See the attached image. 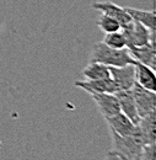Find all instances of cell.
<instances>
[{"mask_svg":"<svg viewBox=\"0 0 156 160\" xmlns=\"http://www.w3.org/2000/svg\"><path fill=\"white\" fill-rule=\"evenodd\" d=\"M156 110L150 111L148 115L143 116L139 121V127L145 138L146 144H155L156 140Z\"/></svg>","mask_w":156,"mask_h":160,"instance_id":"obj_13","label":"cell"},{"mask_svg":"<svg viewBox=\"0 0 156 160\" xmlns=\"http://www.w3.org/2000/svg\"><path fill=\"white\" fill-rule=\"evenodd\" d=\"M128 51L135 62L145 64V65H148L155 70L156 58L155 44L154 43H148L145 46H139V47H130V48H128Z\"/></svg>","mask_w":156,"mask_h":160,"instance_id":"obj_10","label":"cell"},{"mask_svg":"<svg viewBox=\"0 0 156 160\" xmlns=\"http://www.w3.org/2000/svg\"><path fill=\"white\" fill-rule=\"evenodd\" d=\"M92 8L102 14H106L108 16L115 18L120 23V26H124L132 21V18L125 11V9L118 6L112 1H96L92 4Z\"/></svg>","mask_w":156,"mask_h":160,"instance_id":"obj_9","label":"cell"},{"mask_svg":"<svg viewBox=\"0 0 156 160\" xmlns=\"http://www.w3.org/2000/svg\"><path fill=\"white\" fill-rule=\"evenodd\" d=\"M120 32L125 37L127 48L145 46L148 43L155 42V32H151L146 26L138 21L132 20L124 26H120ZM155 44V43H154Z\"/></svg>","mask_w":156,"mask_h":160,"instance_id":"obj_3","label":"cell"},{"mask_svg":"<svg viewBox=\"0 0 156 160\" xmlns=\"http://www.w3.org/2000/svg\"><path fill=\"white\" fill-rule=\"evenodd\" d=\"M111 78L119 90H129L135 82V70L134 64H127L123 67H108Z\"/></svg>","mask_w":156,"mask_h":160,"instance_id":"obj_5","label":"cell"},{"mask_svg":"<svg viewBox=\"0 0 156 160\" xmlns=\"http://www.w3.org/2000/svg\"><path fill=\"white\" fill-rule=\"evenodd\" d=\"M118 102H119V107H120V112H123L129 120L133 123L138 124L140 117L138 115L137 106H135V101L133 98V92L132 90H119L117 92H115Z\"/></svg>","mask_w":156,"mask_h":160,"instance_id":"obj_8","label":"cell"},{"mask_svg":"<svg viewBox=\"0 0 156 160\" xmlns=\"http://www.w3.org/2000/svg\"><path fill=\"white\" fill-rule=\"evenodd\" d=\"M1 145H2V144H1V142H0V147H1Z\"/></svg>","mask_w":156,"mask_h":160,"instance_id":"obj_19","label":"cell"},{"mask_svg":"<svg viewBox=\"0 0 156 160\" xmlns=\"http://www.w3.org/2000/svg\"><path fill=\"white\" fill-rule=\"evenodd\" d=\"M82 74L85 79L89 80H96V79H103L111 77L110 74V68L106 64L98 63V62H91L84 70Z\"/></svg>","mask_w":156,"mask_h":160,"instance_id":"obj_15","label":"cell"},{"mask_svg":"<svg viewBox=\"0 0 156 160\" xmlns=\"http://www.w3.org/2000/svg\"><path fill=\"white\" fill-rule=\"evenodd\" d=\"M125 11L129 14L132 20L138 21L146 26L151 32H155V11H146L140 9H133V8H124Z\"/></svg>","mask_w":156,"mask_h":160,"instance_id":"obj_14","label":"cell"},{"mask_svg":"<svg viewBox=\"0 0 156 160\" xmlns=\"http://www.w3.org/2000/svg\"><path fill=\"white\" fill-rule=\"evenodd\" d=\"M134 70H135V81L139 85H141L143 88L150 91H156V75L154 69H151L145 64L135 62Z\"/></svg>","mask_w":156,"mask_h":160,"instance_id":"obj_12","label":"cell"},{"mask_svg":"<svg viewBox=\"0 0 156 160\" xmlns=\"http://www.w3.org/2000/svg\"><path fill=\"white\" fill-rule=\"evenodd\" d=\"M155 144H145L143 147V150H141L140 160H155Z\"/></svg>","mask_w":156,"mask_h":160,"instance_id":"obj_18","label":"cell"},{"mask_svg":"<svg viewBox=\"0 0 156 160\" xmlns=\"http://www.w3.org/2000/svg\"><path fill=\"white\" fill-rule=\"evenodd\" d=\"M91 62H98L106 64L107 67H123L127 64L135 63L127 47L122 49H116L108 47L103 42H97L94 44L91 53Z\"/></svg>","mask_w":156,"mask_h":160,"instance_id":"obj_2","label":"cell"},{"mask_svg":"<svg viewBox=\"0 0 156 160\" xmlns=\"http://www.w3.org/2000/svg\"><path fill=\"white\" fill-rule=\"evenodd\" d=\"M98 27L105 32V33H110V32H116L120 30V23L118 22L115 18L112 16H108L106 14H102L100 15L97 20Z\"/></svg>","mask_w":156,"mask_h":160,"instance_id":"obj_16","label":"cell"},{"mask_svg":"<svg viewBox=\"0 0 156 160\" xmlns=\"http://www.w3.org/2000/svg\"><path fill=\"white\" fill-rule=\"evenodd\" d=\"M105 44H107L108 47L116 48V49H122L127 47V42H125V37L123 36V33L119 31L116 32H110L105 35V38L102 41Z\"/></svg>","mask_w":156,"mask_h":160,"instance_id":"obj_17","label":"cell"},{"mask_svg":"<svg viewBox=\"0 0 156 160\" xmlns=\"http://www.w3.org/2000/svg\"><path fill=\"white\" fill-rule=\"evenodd\" d=\"M106 121H107V124H108L111 131H113L115 133H117L119 136H123V137L132 134V132L134 131V128L137 126L123 112H118L116 115L106 118Z\"/></svg>","mask_w":156,"mask_h":160,"instance_id":"obj_11","label":"cell"},{"mask_svg":"<svg viewBox=\"0 0 156 160\" xmlns=\"http://www.w3.org/2000/svg\"><path fill=\"white\" fill-rule=\"evenodd\" d=\"M94 101L96 102L98 110L101 112V115L106 118L116 115L118 112H120V107H119V102L115 94H110V92H97V94H91Z\"/></svg>","mask_w":156,"mask_h":160,"instance_id":"obj_6","label":"cell"},{"mask_svg":"<svg viewBox=\"0 0 156 160\" xmlns=\"http://www.w3.org/2000/svg\"><path fill=\"white\" fill-rule=\"evenodd\" d=\"M113 139V149L107 154L110 159L123 160H140L143 147L146 144L145 138L141 133L139 124L135 126L134 131L129 136H119L111 131Z\"/></svg>","mask_w":156,"mask_h":160,"instance_id":"obj_1","label":"cell"},{"mask_svg":"<svg viewBox=\"0 0 156 160\" xmlns=\"http://www.w3.org/2000/svg\"><path fill=\"white\" fill-rule=\"evenodd\" d=\"M75 86L81 88L82 90L87 91L89 94H97V92L115 94V92H117V86L111 77L96 80H80V81L75 82Z\"/></svg>","mask_w":156,"mask_h":160,"instance_id":"obj_7","label":"cell"},{"mask_svg":"<svg viewBox=\"0 0 156 160\" xmlns=\"http://www.w3.org/2000/svg\"><path fill=\"white\" fill-rule=\"evenodd\" d=\"M132 92H133V98L135 101V106H137V111L139 117L141 118L143 116L148 115L150 111H154L156 106V95L155 91H150L145 88H143L141 85H139L137 81L134 82V85L132 86Z\"/></svg>","mask_w":156,"mask_h":160,"instance_id":"obj_4","label":"cell"}]
</instances>
